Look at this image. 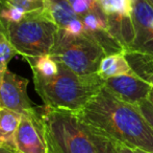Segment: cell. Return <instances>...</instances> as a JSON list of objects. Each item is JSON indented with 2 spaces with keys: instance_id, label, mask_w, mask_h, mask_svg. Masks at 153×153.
Instances as JSON below:
<instances>
[{
  "instance_id": "1",
  "label": "cell",
  "mask_w": 153,
  "mask_h": 153,
  "mask_svg": "<svg viewBox=\"0 0 153 153\" xmlns=\"http://www.w3.org/2000/svg\"><path fill=\"white\" fill-rule=\"evenodd\" d=\"M75 115L117 143L153 153V128L139 106L120 100L104 86Z\"/></svg>"
},
{
  "instance_id": "2",
  "label": "cell",
  "mask_w": 153,
  "mask_h": 153,
  "mask_svg": "<svg viewBox=\"0 0 153 153\" xmlns=\"http://www.w3.org/2000/svg\"><path fill=\"white\" fill-rule=\"evenodd\" d=\"M32 80L45 106L74 113L81 110L103 87V80L98 75L80 76L62 63L56 76Z\"/></svg>"
},
{
  "instance_id": "3",
  "label": "cell",
  "mask_w": 153,
  "mask_h": 153,
  "mask_svg": "<svg viewBox=\"0 0 153 153\" xmlns=\"http://www.w3.org/2000/svg\"><path fill=\"white\" fill-rule=\"evenodd\" d=\"M49 153H96L85 125L74 112L42 106Z\"/></svg>"
},
{
  "instance_id": "4",
  "label": "cell",
  "mask_w": 153,
  "mask_h": 153,
  "mask_svg": "<svg viewBox=\"0 0 153 153\" xmlns=\"http://www.w3.org/2000/svg\"><path fill=\"white\" fill-rule=\"evenodd\" d=\"M10 42L23 58L50 54L59 27L44 14V10L27 13L22 20L4 25Z\"/></svg>"
},
{
  "instance_id": "5",
  "label": "cell",
  "mask_w": 153,
  "mask_h": 153,
  "mask_svg": "<svg viewBox=\"0 0 153 153\" xmlns=\"http://www.w3.org/2000/svg\"><path fill=\"white\" fill-rule=\"evenodd\" d=\"M50 55L77 75L92 76L97 75L99 65L106 54L87 34L75 36L59 29Z\"/></svg>"
},
{
  "instance_id": "6",
  "label": "cell",
  "mask_w": 153,
  "mask_h": 153,
  "mask_svg": "<svg viewBox=\"0 0 153 153\" xmlns=\"http://www.w3.org/2000/svg\"><path fill=\"white\" fill-rule=\"evenodd\" d=\"M15 144L16 153H49L42 106L21 115Z\"/></svg>"
},
{
  "instance_id": "7",
  "label": "cell",
  "mask_w": 153,
  "mask_h": 153,
  "mask_svg": "<svg viewBox=\"0 0 153 153\" xmlns=\"http://www.w3.org/2000/svg\"><path fill=\"white\" fill-rule=\"evenodd\" d=\"M29 81L6 70L0 81V105L22 115L36 107L27 93Z\"/></svg>"
},
{
  "instance_id": "8",
  "label": "cell",
  "mask_w": 153,
  "mask_h": 153,
  "mask_svg": "<svg viewBox=\"0 0 153 153\" xmlns=\"http://www.w3.org/2000/svg\"><path fill=\"white\" fill-rule=\"evenodd\" d=\"M103 86L120 100L137 106L148 100L152 89L151 84L139 78L132 70L128 74L103 80Z\"/></svg>"
},
{
  "instance_id": "9",
  "label": "cell",
  "mask_w": 153,
  "mask_h": 153,
  "mask_svg": "<svg viewBox=\"0 0 153 153\" xmlns=\"http://www.w3.org/2000/svg\"><path fill=\"white\" fill-rule=\"evenodd\" d=\"M134 40L130 49L153 54V6L147 0H131Z\"/></svg>"
},
{
  "instance_id": "10",
  "label": "cell",
  "mask_w": 153,
  "mask_h": 153,
  "mask_svg": "<svg viewBox=\"0 0 153 153\" xmlns=\"http://www.w3.org/2000/svg\"><path fill=\"white\" fill-rule=\"evenodd\" d=\"M106 20L111 33L124 47V50L130 49L134 40V29L131 14L106 15Z\"/></svg>"
},
{
  "instance_id": "11",
  "label": "cell",
  "mask_w": 153,
  "mask_h": 153,
  "mask_svg": "<svg viewBox=\"0 0 153 153\" xmlns=\"http://www.w3.org/2000/svg\"><path fill=\"white\" fill-rule=\"evenodd\" d=\"M133 74L153 86V54L135 49L123 51Z\"/></svg>"
},
{
  "instance_id": "12",
  "label": "cell",
  "mask_w": 153,
  "mask_h": 153,
  "mask_svg": "<svg viewBox=\"0 0 153 153\" xmlns=\"http://www.w3.org/2000/svg\"><path fill=\"white\" fill-rule=\"evenodd\" d=\"M44 14L59 29H65L72 21L79 18L68 0H45Z\"/></svg>"
},
{
  "instance_id": "13",
  "label": "cell",
  "mask_w": 153,
  "mask_h": 153,
  "mask_svg": "<svg viewBox=\"0 0 153 153\" xmlns=\"http://www.w3.org/2000/svg\"><path fill=\"white\" fill-rule=\"evenodd\" d=\"M20 118L21 113L0 107V147L15 151V136Z\"/></svg>"
},
{
  "instance_id": "14",
  "label": "cell",
  "mask_w": 153,
  "mask_h": 153,
  "mask_svg": "<svg viewBox=\"0 0 153 153\" xmlns=\"http://www.w3.org/2000/svg\"><path fill=\"white\" fill-rule=\"evenodd\" d=\"M130 72L131 68L127 62L126 58H125L124 54L120 53L105 56L99 65L97 75L102 80H106L109 78L128 74Z\"/></svg>"
},
{
  "instance_id": "15",
  "label": "cell",
  "mask_w": 153,
  "mask_h": 153,
  "mask_svg": "<svg viewBox=\"0 0 153 153\" xmlns=\"http://www.w3.org/2000/svg\"><path fill=\"white\" fill-rule=\"evenodd\" d=\"M24 60L30 66L32 79H50L59 72V63L50 54L25 58Z\"/></svg>"
},
{
  "instance_id": "16",
  "label": "cell",
  "mask_w": 153,
  "mask_h": 153,
  "mask_svg": "<svg viewBox=\"0 0 153 153\" xmlns=\"http://www.w3.org/2000/svg\"><path fill=\"white\" fill-rule=\"evenodd\" d=\"M16 55H18V51L10 42L3 24L0 26V81L3 74L7 70L8 63Z\"/></svg>"
},
{
  "instance_id": "17",
  "label": "cell",
  "mask_w": 153,
  "mask_h": 153,
  "mask_svg": "<svg viewBox=\"0 0 153 153\" xmlns=\"http://www.w3.org/2000/svg\"><path fill=\"white\" fill-rule=\"evenodd\" d=\"M85 126L87 128L88 132H89L93 144H94L96 153H119L117 148V144H116L115 141L105 136V135H103L99 131L95 130V129L87 126V125H85Z\"/></svg>"
},
{
  "instance_id": "18",
  "label": "cell",
  "mask_w": 153,
  "mask_h": 153,
  "mask_svg": "<svg viewBox=\"0 0 153 153\" xmlns=\"http://www.w3.org/2000/svg\"><path fill=\"white\" fill-rule=\"evenodd\" d=\"M99 4L105 15L131 14V0H103Z\"/></svg>"
},
{
  "instance_id": "19",
  "label": "cell",
  "mask_w": 153,
  "mask_h": 153,
  "mask_svg": "<svg viewBox=\"0 0 153 153\" xmlns=\"http://www.w3.org/2000/svg\"><path fill=\"white\" fill-rule=\"evenodd\" d=\"M68 2L79 18L101 8L98 0H68Z\"/></svg>"
},
{
  "instance_id": "20",
  "label": "cell",
  "mask_w": 153,
  "mask_h": 153,
  "mask_svg": "<svg viewBox=\"0 0 153 153\" xmlns=\"http://www.w3.org/2000/svg\"><path fill=\"white\" fill-rule=\"evenodd\" d=\"M5 1L26 14L43 11L45 6V0H5Z\"/></svg>"
},
{
  "instance_id": "21",
  "label": "cell",
  "mask_w": 153,
  "mask_h": 153,
  "mask_svg": "<svg viewBox=\"0 0 153 153\" xmlns=\"http://www.w3.org/2000/svg\"><path fill=\"white\" fill-rule=\"evenodd\" d=\"M140 110L142 111V113L146 118V120L149 122V124L152 126L153 128V105L149 102L148 100L143 101L142 103H140L139 105Z\"/></svg>"
},
{
  "instance_id": "22",
  "label": "cell",
  "mask_w": 153,
  "mask_h": 153,
  "mask_svg": "<svg viewBox=\"0 0 153 153\" xmlns=\"http://www.w3.org/2000/svg\"><path fill=\"white\" fill-rule=\"evenodd\" d=\"M116 144H117V148H118V151H119V153H148V152L144 151V150L129 147V146L123 145V144H119V143H117V142H116Z\"/></svg>"
},
{
  "instance_id": "23",
  "label": "cell",
  "mask_w": 153,
  "mask_h": 153,
  "mask_svg": "<svg viewBox=\"0 0 153 153\" xmlns=\"http://www.w3.org/2000/svg\"><path fill=\"white\" fill-rule=\"evenodd\" d=\"M0 153H16L13 150H10L7 148H3V147H0Z\"/></svg>"
},
{
  "instance_id": "24",
  "label": "cell",
  "mask_w": 153,
  "mask_h": 153,
  "mask_svg": "<svg viewBox=\"0 0 153 153\" xmlns=\"http://www.w3.org/2000/svg\"><path fill=\"white\" fill-rule=\"evenodd\" d=\"M148 101H149L150 103L153 105V86H152V89H151V91H150V94H149V96H148Z\"/></svg>"
},
{
  "instance_id": "25",
  "label": "cell",
  "mask_w": 153,
  "mask_h": 153,
  "mask_svg": "<svg viewBox=\"0 0 153 153\" xmlns=\"http://www.w3.org/2000/svg\"><path fill=\"white\" fill-rule=\"evenodd\" d=\"M147 1H148V2H149V3H150V4H151V5L153 6V0H147Z\"/></svg>"
},
{
  "instance_id": "26",
  "label": "cell",
  "mask_w": 153,
  "mask_h": 153,
  "mask_svg": "<svg viewBox=\"0 0 153 153\" xmlns=\"http://www.w3.org/2000/svg\"><path fill=\"white\" fill-rule=\"evenodd\" d=\"M101 1H103V0H98V2H101Z\"/></svg>"
},
{
  "instance_id": "27",
  "label": "cell",
  "mask_w": 153,
  "mask_h": 153,
  "mask_svg": "<svg viewBox=\"0 0 153 153\" xmlns=\"http://www.w3.org/2000/svg\"><path fill=\"white\" fill-rule=\"evenodd\" d=\"M0 107H1V105H0Z\"/></svg>"
}]
</instances>
